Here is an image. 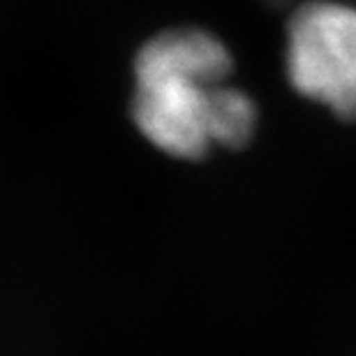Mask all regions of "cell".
<instances>
[{"mask_svg": "<svg viewBox=\"0 0 356 356\" xmlns=\"http://www.w3.org/2000/svg\"><path fill=\"white\" fill-rule=\"evenodd\" d=\"M236 58L206 26H165L130 60L127 118L144 144L176 165L241 153L257 137L261 106L236 83Z\"/></svg>", "mask_w": 356, "mask_h": 356, "instance_id": "6da1fadb", "label": "cell"}, {"mask_svg": "<svg viewBox=\"0 0 356 356\" xmlns=\"http://www.w3.org/2000/svg\"><path fill=\"white\" fill-rule=\"evenodd\" d=\"M282 70L289 88L331 116L356 120V5L305 0L284 24Z\"/></svg>", "mask_w": 356, "mask_h": 356, "instance_id": "7a4b0ae2", "label": "cell"}]
</instances>
